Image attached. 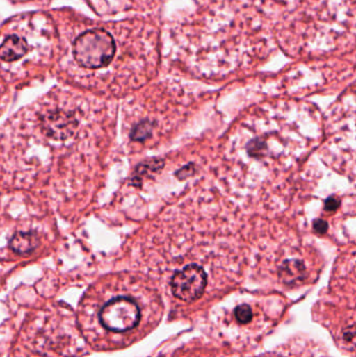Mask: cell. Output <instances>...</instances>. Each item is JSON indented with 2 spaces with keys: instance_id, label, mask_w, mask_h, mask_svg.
<instances>
[{
  "instance_id": "7",
  "label": "cell",
  "mask_w": 356,
  "mask_h": 357,
  "mask_svg": "<svg viewBox=\"0 0 356 357\" xmlns=\"http://www.w3.org/2000/svg\"><path fill=\"white\" fill-rule=\"evenodd\" d=\"M343 340L348 344H351L352 348H353L354 342H355V326H354V324H351L343 329Z\"/></svg>"
},
{
  "instance_id": "6",
  "label": "cell",
  "mask_w": 356,
  "mask_h": 357,
  "mask_svg": "<svg viewBox=\"0 0 356 357\" xmlns=\"http://www.w3.org/2000/svg\"><path fill=\"white\" fill-rule=\"evenodd\" d=\"M235 317L241 324H248L253 319V311L247 304L239 305L235 309Z\"/></svg>"
},
{
  "instance_id": "8",
  "label": "cell",
  "mask_w": 356,
  "mask_h": 357,
  "mask_svg": "<svg viewBox=\"0 0 356 357\" xmlns=\"http://www.w3.org/2000/svg\"><path fill=\"white\" fill-rule=\"evenodd\" d=\"M339 199L337 197H330V198L327 199L326 203H325V208L328 211H335L339 207Z\"/></svg>"
},
{
  "instance_id": "9",
  "label": "cell",
  "mask_w": 356,
  "mask_h": 357,
  "mask_svg": "<svg viewBox=\"0 0 356 357\" xmlns=\"http://www.w3.org/2000/svg\"><path fill=\"white\" fill-rule=\"evenodd\" d=\"M314 231L318 232V234H325L328 229V224L323 219H316L314 223Z\"/></svg>"
},
{
  "instance_id": "5",
  "label": "cell",
  "mask_w": 356,
  "mask_h": 357,
  "mask_svg": "<svg viewBox=\"0 0 356 357\" xmlns=\"http://www.w3.org/2000/svg\"><path fill=\"white\" fill-rule=\"evenodd\" d=\"M304 265L298 260L286 261L281 267L280 276L283 281L286 283H293L303 278Z\"/></svg>"
},
{
  "instance_id": "4",
  "label": "cell",
  "mask_w": 356,
  "mask_h": 357,
  "mask_svg": "<svg viewBox=\"0 0 356 357\" xmlns=\"http://www.w3.org/2000/svg\"><path fill=\"white\" fill-rule=\"evenodd\" d=\"M207 285V275L203 267L197 265H187L172 276L170 286L176 298L184 302L197 300L203 294Z\"/></svg>"
},
{
  "instance_id": "3",
  "label": "cell",
  "mask_w": 356,
  "mask_h": 357,
  "mask_svg": "<svg viewBox=\"0 0 356 357\" xmlns=\"http://www.w3.org/2000/svg\"><path fill=\"white\" fill-rule=\"evenodd\" d=\"M99 319L101 325L109 331L126 332L138 325L140 309L133 299L116 297L103 305Z\"/></svg>"
},
{
  "instance_id": "1",
  "label": "cell",
  "mask_w": 356,
  "mask_h": 357,
  "mask_svg": "<svg viewBox=\"0 0 356 357\" xmlns=\"http://www.w3.org/2000/svg\"><path fill=\"white\" fill-rule=\"evenodd\" d=\"M57 24L55 58L60 72L87 88H110L127 58L126 26L76 16H63Z\"/></svg>"
},
{
  "instance_id": "2",
  "label": "cell",
  "mask_w": 356,
  "mask_h": 357,
  "mask_svg": "<svg viewBox=\"0 0 356 357\" xmlns=\"http://www.w3.org/2000/svg\"><path fill=\"white\" fill-rule=\"evenodd\" d=\"M57 28L53 19L32 13L13 18L0 28V69L9 76H28L55 58Z\"/></svg>"
}]
</instances>
